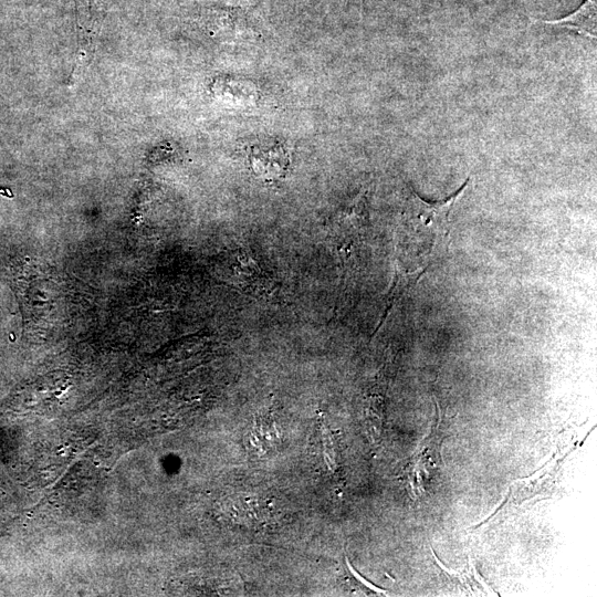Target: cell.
I'll return each mask as SVG.
<instances>
[{"label": "cell", "instance_id": "cell-8", "mask_svg": "<svg viewBox=\"0 0 597 597\" xmlns=\"http://www.w3.org/2000/svg\"><path fill=\"white\" fill-rule=\"evenodd\" d=\"M321 436L325 464L329 471H335L337 468L335 443L331 430L327 428L324 421H322L321 425Z\"/></svg>", "mask_w": 597, "mask_h": 597}, {"label": "cell", "instance_id": "cell-6", "mask_svg": "<svg viewBox=\"0 0 597 597\" xmlns=\"http://www.w3.org/2000/svg\"><path fill=\"white\" fill-rule=\"evenodd\" d=\"M428 266H422L415 271H407L402 269L398 262L395 263L394 277L387 296L385 311L383 313L381 320L378 323V326L374 334L383 326L388 315L390 314L395 304L400 301V298L411 289H413L421 277L425 275Z\"/></svg>", "mask_w": 597, "mask_h": 597}, {"label": "cell", "instance_id": "cell-3", "mask_svg": "<svg viewBox=\"0 0 597 597\" xmlns=\"http://www.w3.org/2000/svg\"><path fill=\"white\" fill-rule=\"evenodd\" d=\"M565 455L559 458V452H556L554 458L532 476L514 481L506 499L482 524L491 522L495 516L510 513L514 507L526 501L547 498L555 488L557 472Z\"/></svg>", "mask_w": 597, "mask_h": 597}, {"label": "cell", "instance_id": "cell-7", "mask_svg": "<svg viewBox=\"0 0 597 597\" xmlns=\"http://www.w3.org/2000/svg\"><path fill=\"white\" fill-rule=\"evenodd\" d=\"M253 170L266 178L280 177L286 169L289 158L281 146L253 149L250 157Z\"/></svg>", "mask_w": 597, "mask_h": 597}, {"label": "cell", "instance_id": "cell-5", "mask_svg": "<svg viewBox=\"0 0 597 597\" xmlns=\"http://www.w3.org/2000/svg\"><path fill=\"white\" fill-rule=\"evenodd\" d=\"M596 0H585L573 13L557 20H535L549 27L572 30L589 39H596Z\"/></svg>", "mask_w": 597, "mask_h": 597}, {"label": "cell", "instance_id": "cell-9", "mask_svg": "<svg viewBox=\"0 0 597 597\" xmlns=\"http://www.w3.org/2000/svg\"><path fill=\"white\" fill-rule=\"evenodd\" d=\"M346 564H347V567L349 569V572L354 575V577L360 582L364 586H366L367 588H369L370 590L375 591L376 594H381V595H386V590L379 588V587H376L374 586L371 583L367 582L364 577H362L354 568L353 566L350 565V563L348 562V559L346 558Z\"/></svg>", "mask_w": 597, "mask_h": 597}, {"label": "cell", "instance_id": "cell-4", "mask_svg": "<svg viewBox=\"0 0 597 597\" xmlns=\"http://www.w3.org/2000/svg\"><path fill=\"white\" fill-rule=\"evenodd\" d=\"M227 264V275L235 289L253 296H270L272 280L244 249L234 250Z\"/></svg>", "mask_w": 597, "mask_h": 597}, {"label": "cell", "instance_id": "cell-1", "mask_svg": "<svg viewBox=\"0 0 597 597\" xmlns=\"http://www.w3.org/2000/svg\"><path fill=\"white\" fill-rule=\"evenodd\" d=\"M470 178L452 196L444 200L427 202L410 189L405 207V217L412 233L417 235L431 234L434 253L447 249V241L451 230L450 218L453 207L469 186Z\"/></svg>", "mask_w": 597, "mask_h": 597}, {"label": "cell", "instance_id": "cell-2", "mask_svg": "<svg viewBox=\"0 0 597 597\" xmlns=\"http://www.w3.org/2000/svg\"><path fill=\"white\" fill-rule=\"evenodd\" d=\"M436 406L437 422L404 470V479L413 498L426 493L427 483L432 480L442 464L441 444L446 436V426L439 404L436 402Z\"/></svg>", "mask_w": 597, "mask_h": 597}]
</instances>
